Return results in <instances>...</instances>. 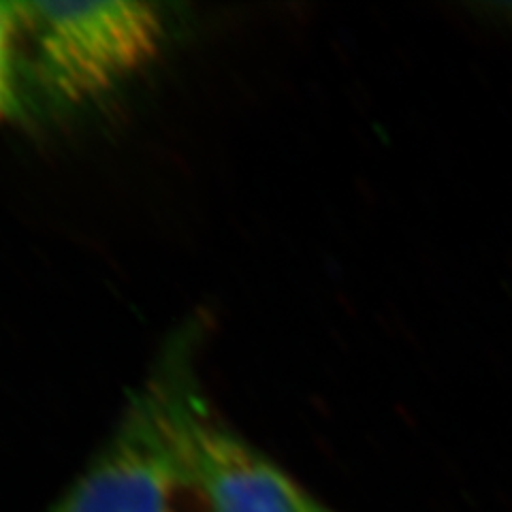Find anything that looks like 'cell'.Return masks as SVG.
Returning <instances> with one entry per match:
<instances>
[{
  "mask_svg": "<svg viewBox=\"0 0 512 512\" xmlns=\"http://www.w3.org/2000/svg\"><path fill=\"white\" fill-rule=\"evenodd\" d=\"M20 28L37 52L43 84L86 103L131 79L163 50L165 15L141 0H30Z\"/></svg>",
  "mask_w": 512,
  "mask_h": 512,
  "instance_id": "cell-1",
  "label": "cell"
},
{
  "mask_svg": "<svg viewBox=\"0 0 512 512\" xmlns=\"http://www.w3.org/2000/svg\"><path fill=\"white\" fill-rule=\"evenodd\" d=\"M156 380L182 485L205 512H331L224 425L192 387L182 363L169 359Z\"/></svg>",
  "mask_w": 512,
  "mask_h": 512,
  "instance_id": "cell-2",
  "label": "cell"
},
{
  "mask_svg": "<svg viewBox=\"0 0 512 512\" xmlns=\"http://www.w3.org/2000/svg\"><path fill=\"white\" fill-rule=\"evenodd\" d=\"M184 491L152 376L101 453L47 512H180Z\"/></svg>",
  "mask_w": 512,
  "mask_h": 512,
  "instance_id": "cell-3",
  "label": "cell"
},
{
  "mask_svg": "<svg viewBox=\"0 0 512 512\" xmlns=\"http://www.w3.org/2000/svg\"><path fill=\"white\" fill-rule=\"evenodd\" d=\"M20 35L18 3L0 0V122L13 118L20 107L18 64H15Z\"/></svg>",
  "mask_w": 512,
  "mask_h": 512,
  "instance_id": "cell-4",
  "label": "cell"
}]
</instances>
